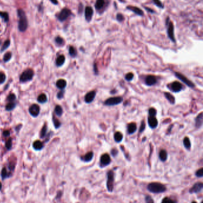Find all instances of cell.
Masks as SVG:
<instances>
[{
    "instance_id": "94428289",
    "label": "cell",
    "mask_w": 203,
    "mask_h": 203,
    "mask_svg": "<svg viewBox=\"0 0 203 203\" xmlns=\"http://www.w3.org/2000/svg\"><path fill=\"white\" fill-rule=\"evenodd\" d=\"M201 203H202V201H201Z\"/></svg>"
},
{
    "instance_id": "8d00e7d4",
    "label": "cell",
    "mask_w": 203,
    "mask_h": 203,
    "mask_svg": "<svg viewBox=\"0 0 203 203\" xmlns=\"http://www.w3.org/2000/svg\"><path fill=\"white\" fill-rule=\"evenodd\" d=\"M12 53L11 52H7L5 55H4V56L3 57V60L4 62H8L11 59V58H12Z\"/></svg>"
},
{
    "instance_id": "484cf974",
    "label": "cell",
    "mask_w": 203,
    "mask_h": 203,
    "mask_svg": "<svg viewBox=\"0 0 203 203\" xmlns=\"http://www.w3.org/2000/svg\"><path fill=\"white\" fill-rule=\"evenodd\" d=\"M159 159L162 162L166 161L167 159V153L165 150H162L159 153Z\"/></svg>"
},
{
    "instance_id": "ba28073f",
    "label": "cell",
    "mask_w": 203,
    "mask_h": 203,
    "mask_svg": "<svg viewBox=\"0 0 203 203\" xmlns=\"http://www.w3.org/2000/svg\"><path fill=\"white\" fill-rule=\"evenodd\" d=\"M111 163V158L108 154H104L100 158V166L101 168H104L110 164Z\"/></svg>"
},
{
    "instance_id": "7dc6e473",
    "label": "cell",
    "mask_w": 203,
    "mask_h": 203,
    "mask_svg": "<svg viewBox=\"0 0 203 203\" xmlns=\"http://www.w3.org/2000/svg\"><path fill=\"white\" fill-rule=\"evenodd\" d=\"M6 80V76L5 74L0 72V84H3Z\"/></svg>"
},
{
    "instance_id": "5bb4252c",
    "label": "cell",
    "mask_w": 203,
    "mask_h": 203,
    "mask_svg": "<svg viewBox=\"0 0 203 203\" xmlns=\"http://www.w3.org/2000/svg\"><path fill=\"white\" fill-rule=\"evenodd\" d=\"M157 83V78L154 75H149L145 78V84L147 86H151L154 85Z\"/></svg>"
},
{
    "instance_id": "ab89813d",
    "label": "cell",
    "mask_w": 203,
    "mask_h": 203,
    "mask_svg": "<svg viewBox=\"0 0 203 203\" xmlns=\"http://www.w3.org/2000/svg\"><path fill=\"white\" fill-rule=\"evenodd\" d=\"M53 123H54L55 128H59V127L61 126V123H60V122L54 117H53Z\"/></svg>"
},
{
    "instance_id": "9a60e30c",
    "label": "cell",
    "mask_w": 203,
    "mask_h": 203,
    "mask_svg": "<svg viewBox=\"0 0 203 203\" xmlns=\"http://www.w3.org/2000/svg\"><path fill=\"white\" fill-rule=\"evenodd\" d=\"M96 96V92L95 91H91L88 92L85 96V101L86 103H90L92 102L93 99H95V97Z\"/></svg>"
},
{
    "instance_id": "91938a15",
    "label": "cell",
    "mask_w": 203,
    "mask_h": 203,
    "mask_svg": "<svg viewBox=\"0 0 203 203\" xmlns=\"http://www.w3.org/2000/svg\"><path fill=\"white\" fill-rule=\"evenodd\" d=\"M192 203H197V202L196 201H193V202H192Z\"/></svg>"
},
{
    "instance_id": "4fadbf2b",
    "label": "cell",
    "mask_w": 203,
    "mask_h": 203,
    "mask_svg": "<svg viewBox=\"0 0 203 203\" xmlns=\"http://www.w3.org/2000/svg\"><path fill=\"white\" fill-rule=\"evenodd\" d=\"M169 88H170L171 90V91H173V92L178 93L182 90V84L179 82L174 81L170 84V87Z\"/></svg>"
},
{
    "instance_id": "680465c9",
    "label": "cell",
    "mask_w": 203,
    "mask_h": 203,
    "mask_svg": "<svg viewBox=\"0 0 203 203\" xmlns=\"http://www.w3.org/2000/svg\"><path fill=\"white\" fill-rule=\"evenodd\" d=\"M1 189H2V184L0 182V191L1 190Z\"/></svg>"
},
{
    "instance_id": "5b68a950",
    "label": "cell",
    "mask_w": 203,
    "mask_h": 203,
    "mask_svg": "<svg viewBox=\"0 0 203 203\" xmlns=\"http://www.w3.org/2000/svg\"><path fill=\"white\" fill-rule=\"evenodd\" d=\"M71 15H72V12L69 8H64L62 9L61 12L57 14V18L60 22H63L66 20L67 18Z\"/></svg>"
},
{
    "instance_id": "9f6ffc18",
    "label": "cell",
    "mask_w": 203,
    "mask_h": 203,
    "mask_svg": "<svg viewBox=\"0 0 203 203\" xmlns=\"http://www.w3.org/2000/svg\"><path fill=\"white\" fill-rule=\"evenodd\" d=\"M144 8H145L146 10H147V11H148V12H150V13H155L154 11H153V10H151V9H150V8H147V7H144Z\"/></svg>"
},
{
    "instance_id": "ffe728a7",
    "label": "cell",
    "mask_w": 203,
    "mask_h": 203,
    "mask_svg": "<svg viewBox=\"0 0 203 203\" xmlns=\"http://www.w3.org/2000/svg\"><path fill=\"white\" fill-rule=\"evenodd\" d=\"M202 112H201L195 119V127L200 128L202 124Z\"/></svg>"
},
{
    "instance_id": "f5cc1de1",
    "label": "cell",
    "mask_w": 203,
    "mask_h": 203,
    "mask_svg": "<svg viewBox=\"0 0 203 203\" xmlns=\"http://www.w3.org/2000/svg\"><path fill=\"white\" fill-rule=\"evenodd\" d=\"M63 94H64L63 91H60V92L57 94V97L60 99H61V98H63Z\"/></svg>"
},
{
    "instance_id": "f6af8a7d",
    "label": "cell",
    "mask_w": 203,
    "mask_h": 203,
    "mask_svg": "<svg viewBox=\"0 0 203 203\" xmlns=\"http://www.w3.org/2000/svg\"><path fill=\"white\" fill-rule=\"evenodd\" d=\"M153 3H154L155 5L156 6H157L158 7H160V8H163L164 7L163 4V3L160 1V0H153Z\"/></svg>"
},
{
    "instance_id": "44dd1931",
    "label": "cell",
    "mask_w": 203,
    "mask_h": 203,
    "mask_svg": "<svg viewBox=\"0 0 203 203\" xmlns=\"http://www.w3.org/2000/svg\"><path fill=\"white\" fill-rule=\"evenodd\" d=\"M137 125L134 122L131 123L128 125V132L129 134H132L135 133V131H137Z\"/></svg>"
},
{
    "instance_id": "d4e9b609",
    "label": "cell",
    "mask_w": 203,
    "mask_h": 203,
    "mask_svg": "<svg viewBox=\"0 0 203 203\" xmlns=\"http://www.w3.org/2000/svg\"><path fill=\"white\" fill-rule=\"evenodd\" d=\"M65 62V57L63 55H61L57 57L56 59V65L58 67H61Z\"/></svg>"
},
{
    "instance_id": "30bf717a",
    "label": "cell",
    "mask_w": 203,
    "mask_h": 203,
    "mask_svg": "<svg viewBox=\"0 0 203 203\" xmlns=\"http://www.w3.org/2000/svg\"><path fill=\"white\" fill-rule=\"evenodd\" d=\"M203 188V184L202 182H198L195 183L189 189V193L191 194H197L202 191Z\"/></svg>"
},
{
    "instance_id": "f546056e",
    "label": "cell",
    "mask_w": 203,
    "mask_h": 203,
    "mask_svg": "<svg viewBox=\"0 0 203 203\" xmlns=\"http://www.w3.org/2000/svg\"><path fill=\"white\" fill-rule=\"evenodd\" d=\"M0 17L4 20V22L8 23L9 21V15L7 12H0Z\"/></svg>"
},
{
    "instance_id": "7bdbcfd3",
    "label": "cell",
    "mask_w": 203,
    "mask_h": 203,
    "mask_svg": "<svg viewBox=\"0 0 203 203\" xmlns=\"http://www.w3.org/2000/svg\"><path fill=\"white\" fill-rule=\"evenodd\" d=\"M195 176L198 178H202L203 177V169L200 168L195 172Z\"/></svg>"
},
{
    "instance_id": "681fc988",
    "label": "cell",
    "mask_w": 203,
    "mask_h": 203,
    "mask_svg": "<svg viewBox=\"0 0 203 203\" xmlns=\"http://www.w3.org/2000/svg\"><path fill=\"white\" fill-rule=\"evenodd\" d=\"M15 99V96L14 94H10L8 96L7 100L10 102H13Z\"/></svg>"
},
{
    "instance_id": "d6986e66",
    "label": "cell",
    "mask_w": 203,
    "mask_h": 203,
    "mask_svg": "<svg viewBox=\"0 0 203 203\" xmlns=\"http://www.w3.org/2000/svg\"><path fill=\"white\" fill-rule=\"evenodd\" d=\"M12 174L10 173L9 172L7 171V169L6 167H4V168L2 169L1 173V177L2 179H3V180L4 179H7V178H10L11 176H12Z\"/></svg>"
},
{
    "instance_id": "b9f144b4",
    "label": "cell",
    "mask_w": 203,
    "mask_h": 203,
    "mask_svg": "<svg viewBox=\"0 0 203 203\" xmlns=\"http://www.w3.org/2000/svg\"><path fill=\"white\" fill-rule=\"evenodd\" d=\"M148 113H149V117H155L156 113H157V111H156V110L154 108H151L149 109Z\"/></svg>"
},
{
    "instance_id": "e0dca14e",
    "label": "cell",
    "mask_w": 203,
    "mask_h": 203,
    "mask_svg": "<svg viewBox=\"0 0 203 203\" xmlns=\"http://www.w3.org/2000/svg\"><path fill=\"white\" fill-rule=\"evenodd\" d=\"M126 9L132 11V12H133L134 13H135L136 14L140 15V16H142V15H144L143 11H142V10H140V9L138 7H137L128 6L126 7Z\"/></svg>"
},
{
    "instance_id": "db71d44e",
    "label": "cell",
    "mask_w": 203,
    "mask_h": 203,
    "mask_svg": "<svg viewBox=\"0 0 203 203\" xmlns=\"http://www.w3.org/2000/svg\"><path fill=\"white\" fill-rule=\"evenodd\" d=\"M3 135L5 137H8L10 135V132L8 131H4L3 132Z\"/></svg>"
},
{
    "instance_id": "f907efd6",
    "label": "cell",
    "mask_w": 203,
    "mask_h": 203,
    "mask_svg": "<svg viewBox=\"0 0 203 203\" xmlns=\"http://www.w3.org/2000/svg\"><path fill=\"white\" fill-rule=\"evenodd\" d=\"M145 129V124L144 121H142L141 124H140V128H139V133L143 132Z\"/></svg>"
},
{
    "instance_id": "83f0119b",
    "label": "cell",
    "mask_w": 203,
    "mask_h": 203,
    "mask_svg": "<svg viewBox=\"0 0 203 203\" xmlns=\"http://www.w3.org/2000/svg\"><path fill=\"white\" fill-rule=\"evenodd\" d=\"M37 100L38 102L41 103H45V102H46V101H47V97H46L45 94L42 93V94H41L38 97Z\"/></svg>"
},
{
    "instance_id": "836d02e7",
    "label": "cell",
    "mask_w": 203,
    "mask_h": 203,
    "mask_svg": "<svg viewBox=\"0 0 203 203\" xmlns=\"http://www.w3.org/2000/svg\"><path fill=\"white\" fill-rule=\"evenodd\" d=\"M55 43H56L58 45H59V46L63 45V44L64 43V39L60 36H57L56 37H55Z\"/></svg>"
},
{
    "instance_id": "603a6c76",
    "label": "cell",
    "mask_w": 203,
    "mask_h": 203,
    "mask_svg": "<svg viewBox=\"0 0 203 203\" xmlns=\"http://www.w3.org/2000/svg\"><path fill=\"white\" fill-rule=\"evenodd\" d=\"M67 82L63 79H60L56 82V86L60 89H64L66 87Z\"/></svg>"
},
{
    "instance_id": "6f0895ef",
    "label": "cell",
    "mask_w": 203,
    "mask_h": 203,
    "mask_svg": "<svg viewBox=\"0 0 203 203\" xmlns=\"http://www.w3.org/2000/svg\"><path fill=\"white\" fill-rule=\"evenodd\" d=\"M94 71H95V74H97V73H98V71L97 70V67H96V65H95V64H94Z\"/></svg>"
},
{
    "instance_id": "4dcf8cb0",
    "label": "cell",
    "mask_w": 203,
    "mask_h": 203,
    "mask_svg": "<svg viewBox=\"0 0 203 203\" xmlns=\"http://www.w3.org/2000/svg\"><path fill=\"white\" fill-rule=\"evenodd\" d=\"M114 138L116 142H120L123 140V135L120 132H116L114 134Z\"/></svg>"
},
{
    "instance_id": "4316f807",
    "label": "cell",
    "mask_w": 203,
    "mask_h": 203,
    "mask_svg": "<svg viewBox=\"0 0 203 203\" xmlns=\"http://www.w3.org/2000/svg\"><path fill=\"white\" fill-rule=\"evenodd\" d=\"M164 96L167 100H168V101L170 102L171 104H175V97H173V96L172 95H171L170 93H169L166 92V93H164Z\"/></svg>"
},
{
    "instance_id": "ee69618b",
    "label": "cell",
    "mask_w": 203,
    "mask_h": 203,
    "mask_svg": "<svg viewBox=\"0 0 203 203\" xmlns=\"http://www.w3.org/2000/svg\"><path fill=\"white\" fill-rule=\"evenodd\" d=\"M133 77H134L133 74L132 73H129L128 74H127L125 75V79L127 80V81H130L133 79Z\"/></svg>"
},
{
    "instance_id": "7c38bea8",
    "label": "cell",
    "mask_w": 203,
    "mask_h": 203,
    "mask_svg": "<svg viewBox=\"0 0 203 203\" xmlns=\"http://www.w3.org/2000/svg\"><path fill=\"white\" fill-rule=\"evenodd\" d=\"M93 14V11L92 8L90 6L86 7L85 11V19L87 21L89 22L91 20Z\"/></svg>"
},
{
    "instance_id": "3957f363",
    "label": "cell",
    "mask_w": 203,
    "mask_h": 203,
    "mask_svg": "<svg viewBox=\"0 0 203 203\" xmlns=\"http://www.w3.org/2000/svg\"><path fill=\"white\" fill-rule=\"evenodd\" d=\"M107 189L110 193L113 191L114 184V173L111 170L107 173Z\"/></svg>"
},
{
    "instance_id": "bcb514c9",
    "label": "cell",
    "mask_w": 203,
    "mask_h": 203,
    "mask_svg": "<svg viewBox=\"0 0 203 203\" xmlns=\"http://www.w3.org/2000/svg\"><path fill=\"white\" fill-rule=\"evenodd\" d=\"M145 203H154L153 198L149 195H146L145 197Z\"/></svg>"
},
{
    "instance_id": "c3c4849f",
    "label": "cell",
    "mask_w": 203,
    "mask_h": 203,
    "mask_svg": "<svg viewBox=\"0 0 203 203\" xmlns=\"http://www.w3.org/2000/svg\"><path fill=\"white\" fill-rule=\"evenodd\" d=\"M116 19L117 21L122 22L124 20V16L122 14H120V13H118L116 15Z\"/></svg>"
},
{
    "instance_id": "9c48e42d",
    "label": "cell",
    "mask_w": 203,
    "mask_h": 203,
    "mask_svg": "<svg viewBox=\"0 0 203 203\" xmlns=\"http://www.w3.org/2000/svg\"><path fill=\"white\" fill-rule=\"evenodd\" d=\"M175 75L180 80V81H182L183 83H184L186 84V86H189V87H191V88H194L195 85H194V84L190 81V80H189L186 77L184 76V75H182V74H181L179 73H176Z\"/></svg>"
},
{
    "instance_id": "e575fe53",
    "label": "cell",
    "mask_w": 203,
    "mask_h": 203,
    "mask_svg": "<svg viewBox=\"0 0 203 203\" xmlns=\"http://www.w3.org/2000/svg\"><path fill=\"white\" fill-rule=\"evenodd\" d=\"M10 45V40H7L5 42H4V44L3 45V46H2L1 50V52H3V51H5L6 49H7L9 46Z\"/></svg>"
},
{
    "instance_id": "816d5d0a",
    "label": "cell",
    "mask_w": 203,
    "mask_h": 203,
    "mask_svg": "<svg viewBox=\"0 0 203 203\" xmlns=\"http://www.w3.org/2000/svg\"><path fill=\"white\" fill-rule=\"evenodd\" d=\"M111 155H112L113 156H114V157H115V156L117 155L118 151L116 150V149H112V150H111Z\"/></svg>"
},
{
    "instance_id": "f1b7e54d",
    "label": "cell",
    "mask_w": 203,
    "mask_h": 203,
    "mask_svg": "<svg viewBox=\"0 0 203 203\" xmlns=\"http://www.w3.org/2000/svg\"><path fill=\"white\" fill-rule=\"evenodd\" d=\"M183 143H184L185 147L187 149V150H190L191 144L190 140H189V139L188 137L184 138V140H183Z\"/></svg>"
},
{
    "instance_id": "11a10c76",
    "label": "cell",
    "mask_w": 203,
    "mask_h": 203,
    "mask_svg": "<svg viewBox=\"0 0 203 203\" xmlns=\"http://www.w3.org/2000/svg\"><path fill=\"white\" fill-rule=\"evenodd\" d=\"M50 1L53 4H54V5H57L58 4H59V2H58L57 0H50Z\"/></svg>"
},
{
    "instance_id": "7402d4cb",
    "label": "cell",
    "mask_w": 203,
    "mask_h": 203,
    "mask_svg": "<svg viewBox=\"0 0 203 203\" xmlns=\"http://www.w3.org/2000/svg\"><path fill=\"white\" fill-rule=\"evenodd\" d=\"M106 4L105 0H97L95 4V7L97 10H100L104 7Z\"/></svg>"
},
{
    "instance_id": "6125c7cd",
    "label": "cell",
    "mask_w": 203,
    "mask_h": 203,
    "mask_svg": "<svg viewBox=\"0 0 203 203\" xmlns=\"http://www.w3.org/2000/svg\"><path fill=\"white\" fill-rule=\"evenodd\" d=\"M0 45H1V42H0Z\"/></svg>"
},
{
    "instance_id": "f35d334b",
    "label": "cell",
    "mask_w": 203,
    "mask_h": 203,
    "mask_svg": "<svg viewBox=\"0 0 203 203\" xmlns=\"http://www.w3.org/2000/svg\"><path fill=\"white\" fill-rule=\"evenodd\" d=\"M46 131H47V127H46V125H44L43 127H42V130L41 131V133H40V135H41V138H44L45 137L46 133Z\"/></svg>"
},
{
    "instance_id": "74e56055",
    "label": "cell",
    "mask_w": 203,
    "mask_h": 203,
    "mask_svg": "<svg viewBox=\"0 0 203 203\" xmlns=\"http://www.w3.org/2000/svg\"><path fill=\"white\" fill-rule=\"evenodd\" d=\"M6 147L8 150H11V149H12V138H10V139H8L7 141H6Z\"/></svg>"
},
{
    "instance_id": "6da1fadb",
    "label": "cell",
    "mask_w": 203,
    "mask_h": 203,
    "mask_svg": "<svg viewBox=\"0 0 203 203\" xmlns=\"http://www.w3.org/2000/svg\"><path fill=\"white\" fill-rule=\"evenodd\" d=\"M17 15L19 18L18 28L20 32H24L28 28V21L26 13L22 9L17 10Z\"/></svg>"
},
{
    "instance_id": "d590c367",
    "label": "cell",
    "mask_w": 203,
    "mask_h": 203,
    "mask_svg": "<svg viewBox=\"0 0 203 203\" xmlns=\"http://www.w3.org/2000/svg\"><path fill=\"white\" fill-rule=\"evenodd\" d=\"M15 103H14V102H10L6 105V109L7 111H10L13 110V109L15 108Z\"/></svg>"
},
{
    "instance_id": "d6a6232c",
    "label": "cell",
    "mask_w": 203,
    "mask_h": 203,
    "mask_svg": "<svg viewBox=\"0 0 203 203\" xmlns=\"http://www.w3.org/2000/svg\"><path fill=\"white\" fill-rule=\"evenodd\" d=\"M55 112L57 115L60 117L63 114V109L60 105H57L55 108Z\"/></svg>"
},
{
    "instance_id": "1f68e13d",
    "label": "cell",
    "mask_w": 203,
    "mask_h": 203,
    "mask_svg": "<svg viewBox=\"0 0 203 203\" xmlns=\"http://www.w3.org/2000/svg\"><path fill=\"white\" fill-rule=\"evenodd\" d=\"M69 54H70V56H72V57H75L77 55V51L76 50V49L73 47V46H70L69 49Z\"/></svg>"
},
{
    "instance_id": "cb8c5ba5",
    "label": "cell",
    "mask_w": 203,
    "mask_h": 203,
    "mask_svg": "<svg viewBox=\"0 0 203 203\" xmlns=\"http://www.w3.org/2000/svg\"><path fill=\"white\" fill-rule=\"evenodd\" d=\"M33 147L36 150H41L44 147V145L42 142L39 140H37L33 143Z\"/></svg>"
},
{
    "instance_id": "52a82bcc",
    "label": "cell",
    "mask_w": 203,
    "mask_h": 203,
    "mask_svg": "<svg viewBox=\"0 0 203 203\" xmlns=\"http://www.w3.org/2000/svg\"><path fill=\"white\" fill-rule=\"evenodd\" d=\"M169 20V18L167 20L166 23L167 25H168V27H167V35H168L169 38L170 39L171 41L173 42H175V36H174V26L173 24L172 23V22L169 21L168 22Z\"/></svg>"
},
{
    "instance_id": "ac0fdd59",
    "label": "cell",
    "mask_w": 203,
    "mask_h": 203,
    "mask_svg": "<svg viewBox=\"0 0 203 203\" xmlns=\"http://www.w3.org/2000/svg\"><path fill=\"white\" fill-rule=\"evenodd\" d=\"M93 157V153L92 151H90V152L87 153L85 155L81 157V160L85 162H91L92 160Z\"/></svg>"
},
{
    "instance_id": "8fae6325",
    "label": "cell",
    "mask_w": 203,
    "mask_h": 203,
    "mask_svg": "<svg viewBox=\"0 0 203 203\" xmlns=\"http://www.w3.org/2000/svg\"><path fill=\"white\" fill-rule=\"evenodd\" d=\"M30 114L33 117H37L39 115L40 112V108L39 106L37 104H33L31 105L29 109Z\"/></svg>"
},
{
    "instance_id": "2e32d148",
    "label": "cell",
    "mask_w": 203,
    "mask_h": 203,
    "mask_svg": "<svg viewBox=\"0 0 203 203\" xmlns=\"http://www.w3.org/2000/svg\"><path fill=\"white\" fill-rule=\"evenodd\" d=\"M148 123L150 128L154 129L158 125V121L155 117H149L148 118Z\"/></svg>"
},
{
    "instance_id": "60d3db41",
    "label": "cell",
    "mask_w": 203,
    "mask_h": 203,
    "mask_svg": "<svg viewBox=\"0 0 203 203\" xmlns=\"http://www.w3.org/2000/svg\"><path fill=\"white\" fill-rule=\"evenodd\" d=\"M162 203H176V202L174 200L170 199V198L164 197L163 199Z\"/></svg>"
},
{
    "instance_id": "277c9868",
    "label": "cell",
    "mask_w": 203,
    "mask_h": 203,
    "mask_svg": "<svg viewBox=\"0 0 203 203\" xmlns=\"http://www.w3.org/2000/svg\"><path fill=\"white\" fill-rule=\"evenodd\" d=\"M33 75H34V72L31 69H28V70L23 71L20 76V81L21 82H27L29 81L32 80Z\"/></svg>"
},
{
    "instance_id": "7a4b0ae2",
    "label": "cell",
    "mask_w": 203,
    "mask_h": 203,
    "mask_svg": "<svg viewBox=\"0 0 203 203\" xmlns=\"http://www.w3.org/2000/svg\"><path fill=\"white\" fill-rule=\"evenodd\" d=\"M147 189L151 193L160 194L166 191L167 188L164 184H162L161 183L151 182L148 185Z\"/></svg>"
},
{
    "instance_id": "8992f818",
    "label": "cell",
    "mask_w": 203,
    "mask_h": 203,
    "mask_svg": "<svg viewBox=\"0 0 203 203\" xmlns=\"http://www.w3.org/2000/svg\"><path fill=\"white\" fill-rule=\"evenodd\" d=\"M123 101V98L122 97H110L107 99L104 104L107 106H114L121 103Z\"/></svg>"
}]
</instances>
